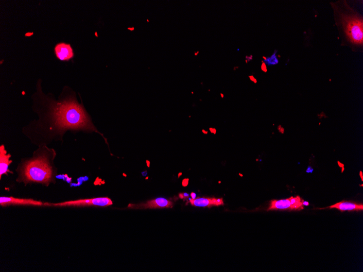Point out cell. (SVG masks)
I'll return each mask as SVG.
<instances>
[{"label":"cell","instance_id":"277c9868","mask_svg":"<svg viewBox=\"0 0 363 272\" xmlns=\"http://www.w3.org/2000/svg\"><path fill=\"white\" fill-rule=\"evenodd\" d=\"M113 202L108 197H99L91 198V199L79 200L70 201L59 204H48L45 203L44 206H108L112 205Z\"/></svg>","mask_w":363,"mask_h":272},{"label":"cell","instance_id":"8fae6325","mask_svg":"<svg viewBox=\"0 0 363 272\" xmlns=\"http://www.w3.org/2000/svg\"><path fill=\"white\" fill-rule=\"evenodd\" d=\"M330 209L336 208L341 211H358L363 210V204H355L350 202L342 201L329 207Z\"/></svg>","mask_w":363,"mask_h":272},{"label":"cell","instance_id":"7a4b0ae2","mask_svg":"<svg viewBox=\"0 0 363 272\" xmlns=\"http://www.w3.org/2000/svg\"><path fill=\"white\" fill-rule=\"evenodd\" d=\"M54 171L52 159L47 154L36 155L34 158L25 161L20 170L21 181L49 184L52 182Z\"/></svg>","mask_w":363,"mask_h":272},{"label":"cell","instance_id":"30bf717a","mask_svg":"<svg viewBox=\"0 0 363 272\" xmlns=\"http://www.w3.org/2000/svg\"><path fill=\"white\" fill-rule=\"evenodd\" d=\"M190 204L195 206L211 207L213 206H219L224 204L223 198H200L197 199H191L190 200Z\"/></svg>","mask_w":363,"mask_h":272},{"label":"cell","instance_id":"8992f818","mask_svg":"<svg viewBox=\"0 0 363 272\" xmlns=\"http://www.w3.org/2000/svg\"><path fill=\"white\" fill-rule=\"evenodd\" d=\"M0 205L1 206L20 205L41 206H44V204L41 201L32 199H23V198L13 197H0Z\"/></svg>","mask_w":363,"mask_h":272},{"label":"cell","instance_id":"4fadbf2b","mask_svg":"<svg viewBox=\"0 0 363 272\" xmlns=\"http://www.w3.org/2000/svg\"><path fill=\"white\" fill-rule=\"evenodd\" d=\"M303 205L308 206L309 205V203L306 201H303Z\"/></svg>","mask_w":363,"mask_h":272},{"label":"cell","instance_id":"6da1fadb","mask_svg":"<svg viewBox=\"0 0 363 272\" xmlns=\"http://www.w3.org/2000/svg\"><path fill=\"white\" fill-rule=\"evenodd\" d=\"M51 110H52L50 114L52 128L50 130L61 132L67 130H95L84 107L75 100L58 103Z\"/></svg>","mask_w":363,"mask_h":272},{"label":"cell","instance_id":"ba28073f","mask_svg":"<svg viewBox=\"0 0 363 272\" xmlns=\"http://www.w3.org/2000/svg\"><path fill=\"white\" fill-rule=\"evenodd\" d=\"M11 155L7 153V151L4 145L0 146V178L3 174L7 175L9 172H11L9 170V167L12 163V160H10Z\"/></svg>","mask_w":363,"mask_h":272},{"label":"cell","instance_id":"5b68a950","mask_svg":"<svg viewBox=\"0 0 363 272\" xmlns=\"http://www.w3.org/2000/svg\"><path fill=\"white\" fill-rule=\"evenodd\" d=\"M303 200L299 196L291 197L286 200H273L271 201L268 210H297L304 209Z\"/></svg>","mask_w":363,"mask_h":272},{"label":"cell","instance_id":"52a82bcc","mask_svg":"<svg viewBox=\"0 0 363 272\" xmlns=\"http://www.w3.org/2000/svg\"><path fill=\"white\" fill-rule=\"evenodd\" d=\"M173 204L171 201L165 199L164 198H158L155 200L147 202L146 204H130L129 207L135 209L141 208H164V207H173Z\"/></svg>","mask_w":363,"mask_h":272},{"label":"cell","instance_id":"7c38bea8","mask_svg":"<svg viewBox=\"0 0 363 272\" xmlns=\"http://www.w3.org/2000/svg\"><path fill=\"white\" fill-rule=\"evenodd\" d=\"M277 50L275 51L274 53L272 56L268 58H265L264 59V62L268 66L277 65L279 62L278 58L277 57Z\"/></svg>","mask_w":363,"mask_h":272},{"label":"cell","instance_id":"9c48e42d","mask_svg":"<svg viewBox=\"0 0 363 272\" xmlns=\"http://www.w3.org/2000/svg\"><path fill=\"white\" fill-rule=\"evenodd\" d=\"M54 52L57 57L61 61H69L73 57V50L69 44H57L54 48Z\"/></svg>","mask_w":363,"mask_h":272},{"label":"cell","instance_id":"3957f363","mask_svg":"<svg viewBox=\"0 0 363 272\" xmlns=\"http://www.w3.org/2000/svg\"><path fill=\"white\" fill-rule=\"evenodd\" d=\"M345 32L352 43L363 44V21L357 16H345L343 17Z\"/></svg>","mask_w":363,"mask_h":272}]
</instances>
